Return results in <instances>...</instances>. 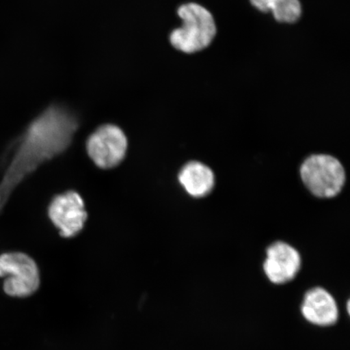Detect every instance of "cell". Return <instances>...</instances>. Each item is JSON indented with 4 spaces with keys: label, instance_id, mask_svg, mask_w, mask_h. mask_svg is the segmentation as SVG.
<instances>
[{
    "label": "cell",
    "instance_id": "6da1fadb",
    "mask_svg": "<svg viewBox=\"0 0 350 350\" xmlns=\"http://www.w3.org/2000/svg\"><path fill=\"white\" fill-rule=\"evenodd\" d=\"M77 122L60 107H51L25 131L14 157L3 174L0 212L16 187L39 163L64 150L71 141Z\"/></svg>",
    "mask_w": 350,
    "mask_h": 350
},
{
    "label": "cell",
    "instance_id": "7a4b0ae2",
    "mask_svg": "<svg viewBox=\"0 0 350 350\" xmlns=\"http://www.w3.org/2000/svg\"><path fill=\"white\" fill-rule=\"evenodd\" d=\"M183 21L181 28L174 29L170 41L175 49L195 53L207 48L216 36L217 27L211 13L195 3L183 4L178 10Z\"/></svg>",
    "mask_w": 350,
    "mask_h": 350
},
{
    "label": "cell",
    "instance_id": "3957f363",
    "mask_svg": "<svg viewBox=\"0 0 350 350\" xmlns=\"http://www.w3.org/2000/svg\"><path fill=\"white\" fill-rule=\"evenodd\" d=\"M0 278H4L3 291L13 297L31 296L40 286L37 262L23 252H8L0 255Z\"/></svg>",
    "mask_w": 350,
    "mask_h": 350
},
{
    "label": "cell",
    "instance_id": "277c9868",
    "mask_svg": "<svg viewBox=\"0 0 350 350\" xmlns=\"http://www.w3.org/2000/svg\"><path fill=\"white\" fill-rule=\"evenodd\" d=\"M300 174L305 186L319 198H332L338 195L345 182L343 165L329 155L309 157L301 165Z\"/></svg>",
    "mask_w": 350,
    "mask_h": 350
},
{
    "label": "cell",
    "instance_id": "5b68a950",
    "mask_svg": "<svg viewBox=\"0 0 350 350\" xmlns=\"http://www.w3.org/2000/svg\"><path fill=\"white\" fill-rule=\"evenodd\" d=\"M129 142L119 126L105 124L90 135L86 142L88 156L100 169L117 167L124 161Z\"/></svg>",
    "mask_w": 350,
    "mask_h": 350
},
{
    "label": "cell",
    "instance_id": "8992f818",
    "mask_svg": "<svg viewBox=\"0 0 350 350\" xmlns=\"http://www.w3.org/2000/svg\"><path fill=\"white\" fill-rule=\"evenodd\" d=\"M48 217L63 238L75 237L84 229L88 218L84 200L75 191L57 195L48 206Z\"/></svg>",
    "mask_w": 350,
    "mask_h": 350
},
{
    "label": "cell",
    "instance_id": "52a82bcc",
    "mask_svg": "<svg viewBox=\"0 0 350 350\" xmlns=\"http://www.w3.org/2000/svg\"><path fill=\"white\" fill-rule=\"evenodd\" d=\"M301 267V257L296 249L283 242L275 243L267 250L264 269L267 277L274 284L292 281Z\"/></svg>",
    "mask_w": 350,
    "mask_h": 350
},
{
    "label": "cell",
    "instance_id": "ba28073f",
    "mask_svg": "<svg viewBox=\"0 0 350 350\" xmlns=\"http://www.w3.org/2000/svg\"><path fill=\"white\" fill-rule=\"evenodd\" d=\"M301 312L306 321L317 326H331L338 321L339 312L334 297L325 288L316 287L306 292Z\"/></svg>",
    "mask_w": 350,
    "mask_h": 350
},
{
    "label": "cell",
    "instance_id": "9c48e42d",
    "mask_svg": "<svg viewBox=\"0 0 350 350\" xmlns=\"http://www.w3.org/2000/svg\"><path fill=\"white\" fill-rule=\"evenodd\" d=\"M178 181L190 196L203 197L213 190L215 177L207 165L199 161H190L179 172Z\"/></svg>",
    "mask_w": 350,
    "mask_h": 350
},
{
    "label": "cell",
    "instance_id": "30bf717a",
    "mask_svg": "<svg viewBox=\"0 0 350 350\" xmlns=\"http://www.w3.org/2000/svg\"><path fill=\"white\" fill-rule=\"evenodd\" d=\"M252 5L262 12H272L274 18L282 23L292 24L301 15L299 0H250Z\"/></svg>",
    "mask_w": 350,
    "mask_h": 350
},
{
    "label": "cell",
    "instance_id": "8fae6325",
    "mask_svg": "<svg viewBox=\"0 0 350 350\" xmlns=\"http://www.w3.org/2000/svg\"><path fill=\"white\" fill-rule=\"evenodd\" d=\"M0 203H1V192H0Z\"/></svg>",
    "mask_w": 350,
    "mask_h": 350
}]
</instances>
